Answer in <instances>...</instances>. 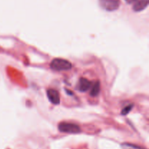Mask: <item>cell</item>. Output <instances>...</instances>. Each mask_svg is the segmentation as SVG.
<instances>
[{
	"instance_id": "cell-9",
	"label": "cell",
	"mask_w": 149,
	"mask_h": 149,
	"mask_svg": "<svg viewBox=\"0 0 149 149\" xmlns=\"http://www.w3.org/2000/svg\"><path fill=\"white\" fill-rule=\"evenodd\" d=\"M132 108H133V105H127L126 107H125V108L122 109L121 114H122V115H126L127 114H128L131 110H132Z\"/></svg>"
},
{
	"instance_id": "cell-5",
	"label": "cell",
	"mask_w": 149,
	"mask_h": 149,
	"mask_svg": "<svg viewBox=\"0 0 149 149\" xmlns=\"http://www.w3.org/2000/svg\"><path fill=\"white\" fill-rule=\"evenodd\" d=\"M91 86L92 83L90 80H87V78H84V77H81V78L79 80L77 89V90H79V91L85 92L87 91H88L89 89L91 88Z\"/></svg>"
},
{
	"instance_id": "cell-4",
	"label": "cell",
	"mask_w": 149,
	"mask_h": 149,
	"mask_svg": "<svg viewBox=\"0 0 149 149\" xmlns=\"http://www.w3.org/2000/svg\"><path fill=\"white\" fill-rule=\"evenodd\" d=\"M47 97L49 102H51L54 105L60 104L61 99H60V94L58 91L53 89H49L47 91Z\"/></svg>"
},
{
	"instance_id": "cell-7",
	"label": "cell",
	"mask_w": 149,
	"mask_h": 149,
	"mask_svg": "<svg viewBox=\"0 0 149 149\" xmlns=\"http://www.w3.org/2000/svg\"><path fill=\"white\" fill-rule=\"evenodd\" d=\"M90 95L92 96H96L99 93L100 90V84L98 80L95 82L93 86L90 88Z\"/></svg>"
},
{
	"instance_id": "cell-8",
	"label": "cell",
	"mask_w": 149,
	"mask_h": 149,
	"mask_svg": "<svg viewBox=\"0 0 149 149\" xmlns=\"http://www.w3.org/2000/svg\"><path fill=\"white\" fill-rule=\"evenodd\" d=\"M122 149H144L143 148L141 147L139 145H137L135 144H131V143H122Z\"/></svg>"
},
{
	"instance_id": "cell-3",
	"label": "cell",
	"mask_w": 149,
	"mask_h": 149,
	"mask_svg": "<svg viewBox=\"0 0 149 149\" xmlns=\"http://www.w3.org/2000/svg\"><path fill=\"white\" fill-rule=\"evenodd\" d=\"M100 5L106 11H114L120 6V0H99Z\"/></svg>"
},
{
	"instance_id": "cell-6",
	"label": "cell",
	"mask_w": 149,
	"mask_h": 149,
	"mask_svg": "<svg viewBox=\"0 0 149 149\" xmlns=\"http://www.w3.org/2000/svg\"><path fill=\"white\" fill-rule=\"evenodd\" d=\"M148 5V0H138L136 1L133 6V10L135 12H141L145 10Z\"/></svg>"
},
{
	"instance_id": "cell-1",
	"label": "cell",
	"mask_w": 149,
	"mask_h": 149,
	"mask_svg": "<svg viewBox=\"0 0 149 149\" xmlns=\"http://www.w3.org/2000/svg\"><path fill=\"white\" fill-rule=\"evenodd\" d=\"M50 67L55 71H67L71 70L72 64L68 60L63 58H55L50 63Z\"/></svg>"
},
{
	"instance_id": "cell-10",
	"label": "cell",
	"mask_w": 149,
	"mask_h": 149,
	"mask_svg": "<svg viewBox=\"0 0 149 149\" xmlns=\"http://www.w3.org/2000/svg\"><path fill=\"white\" fill-rule=\"evenodd\" d=\"M125 1H127V2L128 3V4H132V3L135 2V1H136L137 0H125Z\"/></svg>"
},
{
	"instance_id": "cell-2",
	"label": "cell",
	"mask_w": 149,
	"mask_h": 149,
	"mask_svg": "<svg viewBox=\"0 0 149 149\" xmlns=\"http://www.w3.org/2000/svg\"><path fill=\"white\" fill-rule=\"evenodd\" d=\"M58 129L61 132L69 133V134H77L81 131V128L77 124L74 123L61 122L58 125Z\"/></svg>"
}]
</instances>
